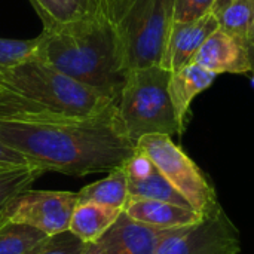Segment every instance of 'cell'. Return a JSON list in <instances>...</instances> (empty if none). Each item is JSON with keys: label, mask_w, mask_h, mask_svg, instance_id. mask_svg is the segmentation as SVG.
<instances>
[{"label": "cell", "mask_w": 254, "mask_h": 254, "mask_svg": "<svg viewBox=\"0 0 254 254\" xmlns=\"http://www.w3.org/2000/svg\"><path fill=\"white\" fill-rule=\"evenodd\" d=\"M1 91H3V88H1V86H0V92H1Z\"/></svg>", "instance_id": "obj_32"}, {"label": "cell", "mask_w": 254, "mask_h": 254, "mask_svg": "<svg viewBox=\"0 0 254 254\" xmlns=\"http://www.w3.org/2000/svg\"><path fill=\"white\" fill-rule=\"evenodd\" d=\"M231 0H216V3H214V6H213V12H216V10H219V9H222L225 4H228Z\"/></svg>", "instance_id": "obj_29"}, {"label": "cell", "mask_w": 254, "mask_h": 254, "mask_svg": "<svg viewBox=\"0 0 254 254\" xmlns=\"http://www.w3.org/2000/svg\"><path fill=\"white\" fill-rule=\"evenodd\" d=\"M216 76L217 74L204 68L195 61L176 71H171L170 82H168V92L174 107L176 118L183 131L186 127V119L192 101L195 100L196 95H199L202 91H205L213 85Z\"/></svg>", "instance_id": "obj_14"}, {"label": "cell", "mask_w": 254, "mask_h": 254, "mask_svg": "<svg viewBox=\"0 0 254 254\" xmlns=\"http://www.w3.org/2000/svg\"><path fill=\"white\" fill-rule=\"evenodd\" d=\"M193 61L214 74H246L253 70L249 46L220 27L207 37Z\"/></svg>", "instance_id": "obj_9"}, {"label": "cell", "mask_w": 254, "mask_h": 254, "mask_svg": "<svg viewBox=\"0 0 254 254\" xmlns=\"http://www.w3.org/2000/svg\"><path fill=\"white\" fill-rule=\"evenodd\" d=\"M94 4H95V10L97 9H103V10L107 12V0H94Z\"/></svg>", "instance_id": "obj_27"}, {"label": "cell", "mask_w": 254, "mask_h": 254, "mask_svg": "<svg viewBox=\"0 0 254 254\" xmlns=\"http://www.w3.org/2000/svg\"><path fill=\"white\" fill-rule=\"evenodd\" d=\"M217 28L219 21L213 10L193 21L173 22L161 65L170 71H176L193 63L202 43Z\"/></svg>", "instance_id": "obj_10"}, {"label": "cell", "mask_w": 254, "mask_h": 254, "mask_svg": "<svg viewBox=\"0 0 254 254\" xmlns=\"http://www.w3.org/2000/svg\"><path fill=\"white\" fill-rule=\"evenodd\" d=\"M214 13L222 30L249 46L254 25V0H231Z\"/></svg>", "instance_id": "obj_18"}, {"label": "cell", "mask_w": 254, "mask_h": 254, "mask_svg": "<svg viewBox=\"0 0 254 254\" xmlns=\"http://www.w3.org/2000/svg\"><path fill=\"white\" fill-rule=\"evenodd\" d=\"M167 231L140 223L122 211L98 244L106 254H155Z\"/></svg>", "instance_id": "obj_12"}, {"label": "cell", "mask_w": 254, "mask_h": 254, "mask_svg": "<svg viewBox=\"0 0 254 254\" xmlns=\"http://www.w3.org/2000/svg\"><path fill=\"white\" fill-rule=\"evenodd\" d=\"M0 141L43 173L89 176L122 167L135 152L116 104L97 116L0 119Z\"/></svg>", "instance_id": "obj_1"}, {"label": "cell", "mask_w": 254, "mask_h": 254, "mask_svg": "<svg viewBox=\"0 0 254 254\" xmlns=\"http://www.w3.org/2000/svg\"><path fill=\"white\" fill-rule=\"evenodd\" d=\"M43 174L42 170L25 165L18 168L0 170V211L21 192L30 189V186Z\"/></svg>", "instance_id": "obj_20"}, {"label": "cell", "mask_w": 254, "mask_h": 254, "mask_svg": "<svg viewBox=\"0 0 254 254\" xmlns=\"http://www.w3.org/2000/svg\"><path fill=\"white\" fill-rule=\"evenodd\" d=\"M240 231L219 204L193 225L168 229L155 254H241Z\"/></svg>", "instance_id": "obj_7"}, {"label": "cell", "mask_w": 254, "mask_h": 254, "mask_svg": "<svg viewBox=\"0 0 254 254\" xmlns=\"http://www.w3.org/2000/svg\"><path fill=\"white\" fill-rule=\"evenodd\" d=\"M76 205L77 192L27 189L0 211V220L27 225L51 238L68 231Z\"/></svg>", "instance_id": "obj_8"}, {"label": "cell", "mask_w": 254, "mask_h": 254, "mask_svg": "<svg viewBox=\"0 0 254 254\" xmlns=\"http://www.w3.org/2000/svg\"><path fill=\"white\" fill-rule=\"evenodd\" d=\"M113 21L128 70L162 64L174 22V0H127Z\"/></svg>", "instance_id": "obj_5"}, {"label": "cell", "mask_w": 254, "mask_h": 254, "mask_svg": "<svg viewBox=\"0 0 254 254\" xmlns=\"http://www.w3.org/2000/svg\"><path fill=\"white\" fill-rule=\"evenodd\" d=\"M249 49H250V57H252V61H253L254 64V25L252 36H250V42H249Z\"/></svg>", "instance_id": "obj_28"}, {"label": "cell", "mask_w": 254, "mask_h": 254, "mask_svg": "<svg viewBox=\"0 0 254 254\" xmlns=\"http://www.w3.org/2000/svg\"><path fill=\"white\" fill-rule=\"evenodd\" d=\"M124 213L140 223L158 229H176L189 226L198 223L204 217V213H199L192 207L132 196H129Z\"/></svg>", "instance_id": "obj_13"}, {"label": "cell", "mask_w": 254, "mask_h": 254, "mask_svg": "<svg viewBox=\"0 0 254 254\" xmlns=\"http://www.w3.org/2000/svg\"><path fill=\"white\" fill-rule=\"evenodd\" d=\"M42 244H43V243H42ZM42 244H40V246H42ZM40 246H39V247H40ZM39 247H37V249H34L33 252H30V253H27V254H34V253H36V252H37V250H39Z\"/></svg>", "instance_id": "obj_30"}, {"label": "cell", "mask_w": 254, "mask_h": 254, "mask_svg": "<svg viewBox=\"0 0 254 254\" xmlns=\"http://www.w3.org/2000/svg\"><path fill=\"white\" fill-rule=\"evenodd\" d=\"M170 74L162 65L129 70L116 107L132 143L137 144L141 137L150 134L173 137L183 132L168 92Z\"/></svg>", "instance_id": "obj_4"}, {"label": "cell", "mask_w": 254, "mask_h": 254, "mask_svg": "<svg viewBox=\"0 0 254 254\" xmlns=\"http://www.w3.org/2000/svg\"><path fill=\"white\" fill-rule=\"evenodd\" d=\"M43 22V28H52L76 21L95 10L94 0H30Z\"/></svg>", "instance_id": "obj_17"}, {"label": "cell", "mask_w": 254, "mask_h": 254, "mask_svg": "<svg viewBox=\"0 0 254 254\" xmlns=\"http://www.w3.org/2000/svg\"><path fill=\"white\" fill-rule=\"evenodd\" d=\"M135 147L153 162L156 170L180 192L193 210L207 213L220 204L202 171L170 135H144L137 141Z\"/></svg>", "instance_id": "obj_6"}, {"label": "cell", "mask_w": 254, "mask_h": 254, "mask_svg": "<svg viewBox=\"0 0 254 254\" xmlns=\"http://www.w3.org/2000/svg\"><path fill=\"white\" fill-rule=\"evenodd\" d=\"M122 168L128 179L129 196L190 207V204L170 185V182L156 170L153 162L143 152L135 149L132 156L125 161Z\"/></svg>", "instance_id": "obj_11"}, {"label": "cell", "mask_w": 254, "mask_h": 254, "mask_svg": "<svg viewBox=\"0 0 254 254\" xmlns=\"http://www.w3.org/2000/svg\"><path fill=\"white\" fill-rule=\"evenodd\" d=\"M49 237L19 223H0V254H27L37 249Z\"/></svg>", "instance_id": "obj_19"}, {"label": "cell", "mask_w": 254, "mask_h": 254, "mask_svg": "<svg viewBox=\"0 0 254 254\" xmlns=\"http://www.w3.org/2000/svg\"><path fill=\"white\" fill-rule=\"evenodd\" d=\"M0 86L37 103L55 116H97L116 104L34 55L1 73Z\"/></svg>", "instance_id": "obj_3"}, {"label": "cell", "mask_w": 254, "mask_h": 254, "mask_svg": "<svg viewBox=\"0 0 254 254\" xmlns=\"http://www.w3.org/2000/svg\"><path fill=\"white\" fill-rule=\"evenodd\" d=\"M83 243L77 240L70 231L48 238L34 254H80Z\"/></svg>", "instance_id": "obj_22"}, {"label": "cell", "mask_w": 254, "mask_h": 254, "mask_svg": "<svg viewBox=\"0 0 254 254\" xmlns=\"http://www.w3.org/2000/svg\"><path fill=\"white\" fill-rule=\"evenodd\" d=\"M128 199V179L122 167L109 171L104 179L86 185L77 192V202H97L119 210L125 208Z\"/></svg>", "instance_id": "obj_16"}, {"label": "cell", "mask_w": 254, "mask_h": 254, "mask_svg": "<svg viewBox=\"0 0 254 254\" xmlns=\"http://www.w3.org/2000/svg\"><path fill=\"white\" fill-rule=\"evenodd\" d=\"M39 36L34 39H3L0 37V74L34 55Z\"/></svg>", "instance_id": "obj_21"}, {"label": "cell", "mask_w": 254, "mask_h": 254, "mask_svg": "<svg viewBox=\"0 0 254 254\" xmlns=\"http://www.w3.org/2000/svg\"><path fill=\"white\" fill-rule=\"evenodd\" d=\"M253 70H254V64H253ZM252 83H253V86H254V74H253V79H252Z\"/></svg>", "instance_id": "obj_31"}, {"label": "cell", "mask_w": 254, "mask_h": 254, "mask_svg": "<svg viewBox=\"0 0 254 254\" xmlns=\"http://www.w3.org/2000/svg\"><path fill=\"white\" fill-rule=\"evenodd\" d=\"M80 254H106V252L100 247L98 243H92V244H85Z\"/></svg>", "instance_id": "obj_25"}, {"label": "cell", "mask_w": 254, "mask_h": 254, "mask_svg": "<svg viewBox=\"0 0 254 254\" xmlns=\"http://www.w3.org/2000/svg\"><path fill=\"white\" fill-rule=\"evenodd\" d=\"M0 223H1V220H0Z\"/></svg>", "instance_id": "obj_33"}, {"label": "cell", "mask_w": 254, "mask_h": 254, "mask_svg": "<svg viewBox=\"0 0 254 254\" xmlns=\"http://www.w3.org/2000/svg\"><path fill=\"white\" fill-rule=\"evenodd\" d=\"M124 210L97 202H77L68 231L83 244L98 243L101 237L115 225Z\"/></svg>", "instance_id": "obj_15"}, {"label": "cell", "mask_w": 254, "mask_h": 254, "mask_svg": "<svg viewBox=\"0 0 254 254\" xmlns=\"http://www.w3.org/2000/svg\"><path fill=\"white\" fill-rule=\"evenodd\" d=\"M216 0H174V22L193 21L214 6Z\"/></svg>", "instance_id": "obj_23"}, {"label": "cell", "mask_w": 254, "mask_h": 254, "mask_svg": "<svg viewBox=\"0 0 254 254\" xmlns=\"http://www.w3.org/2000/svg\"><path fill=\"white\" fill-rule=\"evenodd\" d=\"M30 165L27 159L19 155L16 150L7 147L0 141V170H7V168H18V167H25Z\"/></svg>", "instance_id": "obj_24"}, {"label": "cell", "mask_w": 254, "mask_h": 254, "mask_svg": "<svg viewBox=\"0 0 254 254\" xmlns=\"http://www.w3.org/2000/svg\"><path fill=\"white\" fill-rule=\"evenodd\" d=\"M127 0H107V12H109V15L112 16V19H113V15L116 13V10L125 3Z\"/></svg>", "instance_id": "obj_26"}, {"label": "cell", "mask_w": 254, "mask_h": 254, "mask_svg": "<svg viewBox=\"0 0 254 254\" xmlns=\"http://www.w3.org/2000/svg\"><path fill=\"white\" fill-rule=\"evenodd\" d=\"M34 57L118 103L129 73L112 16L97 9L58 27L43 28Z\"/></svg>", "instance_id": "obj_2"}]
</instances>
